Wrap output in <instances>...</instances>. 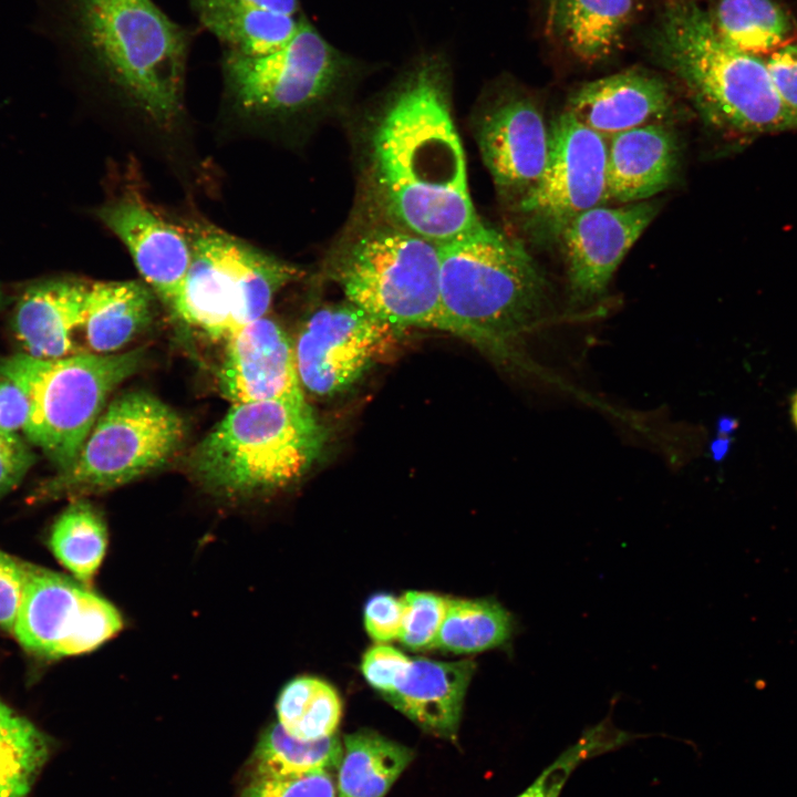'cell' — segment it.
<instances>
[{"mask_svg":"<svg viewBox=\"0 0 797 797\" xmlns=\"http://www.w3.org/2000/svg\"><path fill=\"white\" fill-rule=\"evenodd\" d=\"M363 209L435 244L480 221L452 110L442 53L417 58L366 115L360 132Z\"/></svg>","mask_w":797,"mask_h":797,"instance_id":"6da1fadb","label":"cell"},{"mask_svg":"<svg viewBox=\"0 0 797 797\" xmlns=\"http://www.w3.org/2000/svg\"><path fill=\"white\" fill-rule=\"evenodd\" d=\"M437 246L441 330L515 361L549 307V283L534 258L484 222Z\"/></svg>","mask_w":797,"mask_h":797,"instance_id":"7a4b0ae2","label":"cell"},{"mask_svg":"<svg viewBox=\"0 0 797 797\" xmlns=\"http://www.w3.org/2000/svg\"><path fill=\"white\" fill-rule=\"evenodd\" d=\"M649 44L711 124L743 134L797 130L765 60L724 41L700 0H666Z\"/></svg>","mask_w":797,"mask_h":797,"instance_id":"3957f363","label":"cell"},{"mask_svg":"<svg viewBox=\"0 0 797 797\" xmlns=\"http://www.w3.org/2000/svg\"><path fill=\"white\" fill-rule=\"evenodd\" d=\"M74 44L106 79L158 124L182 106L188 30L154 0H62Z\"/></svg>","mask_w":797,"mask_h":797,"instance_id":"277c9868","label":"cell"},{"mask_svg":"<svg viewBox=\"0 0 797 797\" xmlns=\"http://www.w3.org/2000/svg\"><path fill=\"white\" fill-rule=\"evenodd\" d=\"M324 437L306 400L236 403L192 451L188 469L222 497L268 494L300 479Z\"/></svg>","mask_w":797,"mask_h":797,"instance_id":"5b68a950","label":"cell"},{"mask_svg":"<svg viewBox=\"0 0 797 797\" xmlns=\"http://www.w3.org/2000/svg\"><path fill=\"white\" fill-rule=\"evenodd\" d=\"M325 270L348 302L392 328L441 330L437 244L362 208Z\"/></svg>","mask_w":797,"mask_h":797,"instance_id":"8992f818","label":"cell"},{"mask_svg":"<svg viewBox=\"0 0 797 797\" xmlns=\"http://www.w3.org/2000/svg\"><path fill=\"white\" fill-rule=\"evenodd\" d=\"M144 356L143 349L60 359L21 353L1 359L0 374L28 398V441L62 470L75 460L108 395L139 369Z\"/></svg>","mask_w":797,"mask_h":797,"instance_id":"52a82bcc","label":"cell"},{"mask_svg":"<svg viewBox=\"0 0 797 797\" xmlns=\"http://www.w3.org/2000/svg\"><path fill=\"white\" fill-rule=\"evenodd\" d=\"M185 423L158 397L131 391L113 400L75 460L40 484L34 500L82 496L127 484L167 463L180 447Z\"/></svg>","mask_w":797,"mask_h":797,"instance_id":"ba28073f","label":"cell"},{"mask_svg":"<svg viewBox=\"0 0 797 797\" xmlns=\"http://www.w3.org/2000/svg\"><path fill=\"white\" fill-rule=\"evenodd\" d=\"M227 89L248 113L291 116L337 106L359 74L353 58L307 19L282 48L262 55L224 51Z\"/></svg>","mask_w":797,"mask_h":797,"instance_id":"9c48e42d","label":"cell"},{"mask_svg":"<svg viewBox=\"0 0 797 797\" xmlns=\"http://www.w3.org/2000/svg\"><path fill=\"white\" fill-rule=\"evenodd\" d=\"M607 158L605 138L572 114L552 121L545 167L515 205L535 239H558L571 219L608 201Z\"/></svg>","mask_w":797,"mask_h":797,"instance_id":"30bf717a","label":"cell"},{"mask_svg":"<svg viewBox=\"0 0 797 797\" xmlns=\"http://www.w3.org/2000/svg\"><path fill=\"white\" fill-rule=\"evenodd\" d=\"M25 569L12 633L29 652L51 659L82 654L122 629L114 605L80 581L29 563Z\"/></svg>","mask_w":797,"mask_h":797,"instance_id":"8fae6325","label":"cell"},{"mask_svg":"<svg viewBox=\"0 0 797 797\" xmlns=\"http://www.w3.org/2000/svg\"><path fill=\"white\" fill-rule=\"evenodd\" d=\"M395 330L348 301L318 309L293 345L302 390L344 392L384 353Z\"/></svg>","mask_w":797,"mask_h":797,"instance_id":"7c38bea8","label":"cell"},{"mask_svg":"<svg viewBox=\"0 0 797 797\" xmlns=\"http://www.w3.org/2000/svg\"><path fill=\"white\" fill-rule=\"evenodd\" d=\"M474 128L497 192L515 206L547 161L549 128L538 104L521 90L504 85L479 107Z\"/></svg>","mask_w":797,"mask_h":797,"instance_id":"4fadbf2b","label":"cell"},{"mask_svg":"<svg viewBox=\"0 0 797 797\" xmlns=\"http://www.w3.org/2000/svg\"><path fill=\"white\" fill-rule=\"evenodd\" d=\"M659 211L654 201L597 206L576 216L558 241L573 304L601 298L617 268Z\"/></svg>","mask_w":797,"mask_h":797,"instance_id":"5bb4252c","label":"cell"},{"mask_svg":"<svg viewBox=\"0 0 797 797\" xmlns=\"http://www.w3.org/2000/svg\"><path fill=\"white\" fill-rule=\"evenodd\" d=\"M226 341L218 384L231 404L304 401L294 346L277 322L262 317L247 323Z\"/></svg>","mask_w":797,"mask_h":797,"instance_id":"9a60e30c","label":"cell"},{"mask_svg":"<svg viewBox=\"0 0 797 797\" xmlns=\"http://www.w3.org/2000/svg\"><path fill=\"white\" fill-rule=\"evenodd\" d=\"M96 216L123 242L148 287L174 312L190 265L189 236L133 197L103 205Z\"/></svg>","mask_w":797,"mask_h":797,"instance_id":"2e32d148","label":"cell"},{"mask_svg":"<svg viewBox=\"0 0 797 797\" xmlns=\"http://www.w3.org/2000/svg\"><path fill=\"white\" fill-rule=\"evenodd\" d=\"M231 235L198 227L189 235L190 265L174 313L213 339L244 327L231 259Z\"/></svg>","mask_w":797,"mask_h":797,"instance_id":"e0dca14e","label":"cell"},{"mask_svg":"<svg viewBox=\"0 0 797 797\" xmlns=\"http://www.w3.org/2000/svg\"><path fill=\"white\" fill-rule=\"evenodd\" d=\"M669 84L656 74L630 69L580 85L565 111L604 138L644 125L663 123L673 114Z\"/></svg>","mask_w":797,"mask_h":797,"instance_id":"ac0fdd59","label":"cell"},{"mask_svg":"<svg viewBox=\"0 0 797 797\" xmlns=\"http://www.w3.org/2000/svg\"><path fill=\"white\" fill-rule=\"evenodd\" d=\"M90 283L71 278L45 279L28 286L12 314V330L28 354L60 359L75 354L74 331L81 329Z\"/></svg>","mask_w":797,"mask_h":797,"instance_id":"d6986e66","label":"cell"},{"mask_svg":"<svg viewBox=\"0 0 797 797\" xmlns=\"http://www.w3.org/2000/svg\"><path fill=\"white\" fill-rule=\"evenodd\" d=\"M609 139L608 200L644 201L674 182L680 166V142L666 124L644 125Z\"/></svg>","mask_w":797,"mask_h":797,"instance_id":"ffe728a7","label":"cell"},{"mask_svg":"<svg viewBox=\"0 0 797 797\" xmlns=\"http://www.w3.org/2000/svg\"><path fill=\"white\" fill-rule=\"evenodd\" d=\"M475 667L472 660L411 659L394 690L383 698L424 732L455 741Z\"/></svg>","mask_w":797,"mask_h":797,"instance_id":"44dd1931","label":"cell"},{"mask_svg":"<svg viewBox=\"0 0 797 797\" xmlns=\"http://www.w3.org/2000/svg\"><path fill=\"white\" fill-rule=\"evenodd\" d=\"M199 23L224 46L262 55L284 46L306 17L299 0H188Z\"/></svg>","mask_w":797,"mask_h":797,"instance_id":"7402d4cb","label":"cell"},{"mask_svg":"<svg viewBox=\"0 0 797 797\" xmlns=\"http://www.w3.org/2000/svg\"><path fill=\"white\" fill-rule=\"evenodd\" d=\"M638 0H549L546 30L571 56L596 64L623 44Z\"/></svg>","mask_w":797,"mask_h":797,"instance_id":"603a6c76","label":"cell"},{"mask_svg":"<svg viewBox=\"0 0 797 797\" xmlns=\"http://www.w3.org/2000/svg\"><path fill=\"white\" fill-rule=\"evenodd\" d=\"M153 293L138 281L90 283L81 329L89 348L115 353L151 321Z\"/></svg>","mask_w":797,"mask_h":797,"instance_id":"cb8c5ba5","label":"cell"},{"mask_svg":"<svg viewBox=\"0 0 797 797\" xmlns=\"http://www.w3.org/2000/svg\"><path fill=\"white\" fill-rule=\"evenodd\" d=\"M337 769V797H385L414 752L372 729L346 734Z\"/></svg>","mask_w":797,"mask_h":797,"instance_id":"d4e9b609","label":"cell"},{"mask_svg":"<svg viewBox=\"0 0 797 797\" xmlns=\"http://www.w3.org/2000/svg\"><path fill=\"white\" fill-rule=\"evenodd\" d=\"M708 12L724 41L758 56L791 42L797 29L794 17L776 0H718Z\"/></svg>","mask_w":797,"mask_h":797,"instance_id":"484cf974","label":"cell"},{"mask_svg":"<svg viewBox=\"0 0 797 797\" xmlns=\"http://www.w3.org/2000/svg\"><path fill=\"white\" fill-rule=\"evenodd\" d=\"M342 753L343 744L337 734L301 741L275 723L257 742L248 763L247 779L331 772L338 769Z\"/></svg>","mask_w":797,"mask_h":797,"instance_id":"4316f807","label":"cell"},{"mask_svg":"<svg viewBox=\"0 0 797 797\" xmlns=\"http://www.w3.org/2000/svg\"><path fill=\"white\" fill-rule=\"evenodd\" d=\"M513 614L493 599L447 598L437 649L456 654L505 646L515 632Z\"/></svg>","mask_w":797,"mask_h":797,"instance_id":"83f0119b","label":"cell"},{"mask_svg":"<svg viewBox=\"0 0 797 797\" xmlns=\"http://www.w3.org/2000/svg\"><path fill=\"white\" fill-rule=\"evenodd\" d=\"M104 520L86 500L76 498L55 520L49 545L55 558L77 581L89 584L106 550Z\"/></svg>","mask_w":797,"mask_h":797,"instance_id":"f1b7e54d","label":"cell"},{"mask_svg":"<svg viewBox=\"0 0 797 797\" xmlns=\"http://www.w3.org/2000/svg\"><path fill=\"white\" fill-rule=\"evenodd\" d=\"M276 711L278 723L289 735L314 741L335 734L343 705L331 684L319 677L300 676L282 689Z\"/></svg>","mask_w":797,"mask_h":797,"instance_id":"f546056e","label":"cell"},{"mask_svg":"<svg viewBox=\"0 0 797 797\" xmlns=\"http://www.w3.org/2000/svg\"><path fill=\"white\" fill-rule=\"evenodd\" d=\"M48 753L45 736L0 700V797H27Z\"/></svg>","mask_w":797,"mask_h":797,"instance_id":"4dcf8cb0","label":"cell"},{"mask_svg":"<svg viewBox=\"0 0 797 797\" xmlns=\"http://www.w3.org/2000/svg\"><path fill=\"white\" fill-rule=\"evenodd\" d=\"M636 738L618 728L610 717L587 728L522 793L516 797H560L572 773L584 762L615 751Z\"/></svg>","mask_w":797,"mask_h":797,"instance_id":"1f68e13d","label":"cell"},{"mask_svg":"<svg viewBox=\"0 0 797 797\" xmlns=\"http://www.w3.org/2000/svg\"><path fill=\"white\" fill-rule=\"evenodd\" d=\"M404 614L400 642L408 650L436 646L444 620L447 597L426 591H407L402 597Z\"/></svg>","mask_w":797,"mask_h":797,"instance_id":"d6a6232c","label":"cell"},{"mask_svg":"<svg viewBox=\"0 0 797 797\" xmlns=\"http://www.w3.org/2000/svg\"><path fill=\"white\" fill-rule=\"evenodd\" d=\"M239 797H337L331 772L246 780Z\"/></svg>","mask_w":797,"mask_h":797,"instance_id":"836d02e7","label":"cell"},{"mask_svg":"<svg viewBox=\"0 0 797 797\" xmlns=\"http://www.w3.org/2000/svg\"><path fill=\"white\" fill-rule=\"evenodd\" d=\"M410 662L402 651L377 643L363 654L361 671L366 682L384 697L394 690Z\"/></svg>","mask_w":797,"mask_h":797,"instance_id":"e575fe53","label":"cell"},{"mask_svg":"<svg viewBox=\"0 0 797 797\" xmlns=\"http://www.w3.org/2000/svg\"><path fill=\"white\" fill-rule=\"evenodd\" d=\"M404 607L402 598L391 593H376L364 605V627L369 636L376 643L398 640L403 623Z\"/></svg>","mask_w":797,"mask_h":797,"instance_id":"d590c367","label":"cell"},{"mask_svg":"<svg viewBox=\"0 0 797 797\" xmlns=\"http://www.w3.org/2000/svg\"><path fill=\"white\" fill-rule=\"evenodd\" d=\"M764 60L780 102L797 121V42L778 48Z\"/></svg>","mask_w":797,"mask_h":797,"instance_id":"8d00e7d4","label":"cell"},{"mask_svg":"<svg viewBox=\"0 0 797 797\" xmlns=\"http://www.w3.org/2000/svg\"><path fill=\"white\" fill-rule=\"evenodd\" d=\"M25 577V562L0 550V628L6 631H13L23 597Z\"/></svg>","mask_w":797,"mask_h":797,"instance_id":"74e56055","label":"cell"},{"mask_svg":"<svg viewBox=\"0 0 797 797\" xmlns=\"http://www.w3.org/2000/svg\"><path fill=\"white\" fill-rule=\"evenodd\" d=\"M35 459L20 435L0 431V498L21 483Z\"/></svg>","mask_w":797,"mask_h":797,"instance_id":"f35d334b","label":"cell"},{"mask_svg":"<svg viewBox=\"0 0 797 797\" xmlns=\"http://www.w3.org/2000/svg\"><path fill=\"white\" fill-rule=\"evenodd\" d=\"M29 416V402L23 391L9 377L0 374V431H23Z\"/></svg>","mask_w":797,"mask_h":797,"instance_id":"ab89813d","label":"cell"},{"mask_svg":"<svg viewBox=\"0 0 797 797\" xmlns=\"http://www.w3.org/2000/svg\"><path fill=\"white\" fill-rule=\"evenodd\" d=\"M791 416H793L794 423L797 427V393L791 401Z\"/></svg>","mask_w":797,"mask_h":797,"instance_id":"60d3db41","label":"cell"},{"mask_svg":"<svg viewBox=\"0 0 797 797\" xmlns=\"http://www.w3.org/2000/svg\"><path fill=\"white\" fill-rule=\"evenodd\" d=\"M3 301H4V293H3L2 287L0 284V309L3 304Z\"/></svg>","mask_w":797,"mask_h":797,"instance_id":"b9f144b4","label":"cell"}]
</instances>
